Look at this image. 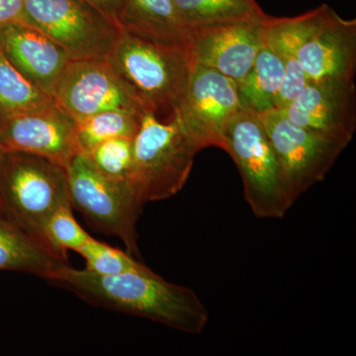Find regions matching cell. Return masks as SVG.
Listing matches in <instances>:
<instances>
[{"mask_svg": "<svg viewBox=\"0 0 356 356\" xmlns=\"http://www.w3.org/2000/svg\"><path fill=\"white\" fill-rule=\"evenodd\" d=\"M49 281L69 288L88 303L187 334H201L209 321L207 309L193 290L168 282L147 266L118 275H98L65 264Z\"/></svg>", "mask_w": 356, "mask_h": 356, "instance_id": "1", "label": "cell"}, {"mask_svg": "<svg viewBox=\"0 0 356 356\" xmlns=\"http://www.w3.org/2000/svg\"><path fill=\"white\" fill-rule=\"evenodd\" d=\"M106 60L144 111L159 118L179 110L195 67L189 44L159 43L123 30Z\"/></svg>", "mask_w": 356, "mask_h": 356, "instance_id": "2", "label": "cell"}, {"mask_svg": "<svg viewBox=\"0 0 356 356\" xmlns=\"http://www.w3.org/2000/svg\"><path fill=\"white\" fill-rule=\"evenodd\" d=\"M133 143L132 180L146 203L177 195L202 149L185 131L177 113L163 120L145 112Z\"/></svg>", "mask_w": 356, "mask_h": 356, "instance_id": "3", "label": "cell"}, {"mask_svg": "<svg viewBox=\"0 0 356 356\" xmlns=\"http://www.w3.org/2000/svg\"><path fill=\"white\" fill-rule=\"evenodd\" d=\"M222 149L238 165L245 200L255 216L284 217L295 202L259 115L241 109L225 129Z\"/></svg>", "mask_w": 356, "mask_h": 356, "instance_id": "4", "label": "cell"}, {"mask_svg": "<svg viewBox=\"0 0 356 356\" xmlns=\"http://www.w3.org/2000/svg\"><path fill=\"white\" fill-rule=\"evenodd\" d=\"M65 206H72L65 166L35 154H6L0 173L2 214L44 243L47 222Z\"/></svg>", "mask_w": 356, "mask_h": 356, "instance_id": "5", "label": "cell"}, {"mask_svg": "<svg viewBox=\"0 0 356 356\" xmlns=\"http://www.w3.org/2000/svg\"><path fill=\"white\" fill-rule=\"evenodd\" d=\"M65 168L72 209L96 229L120 238L129 254H139L137 222L146 201L136 185L107 177L81 153Z\"/></svg>", "mask_w": 356, "mask_h": 356, "instance_id": "6", "label": "cell"}, {"mask_svg": "<svg viewBox=\"0 0 356 356\" xmlns=\"http://www.w3.org/2000/svg\"><path fill=\"white\" fill-rule=\"evenodd\" d=\"M284 21L309 83L355 79L356 20L343 19L323 4Z\"/></svg>", "mask_w": 356, "mask_h": 356, "instance_id": "7", "label": "cell"}, {"mask_svg": "<svg viewBox=\"0 0 356 356\" xmlns=\"http://www.w3.org/2000/svg\"><path fill=\"white\" fill-rule=\"evenodd\" d=\"M24 22L60 44L70 60H106L122 33L86 0H24Z\"/></svg>", "mask_w": 356, "mask_h": 356, "instance_id": "8", "label": "cell"}, {"mask_svg": "<svg viewBox=\"0 0 356 356\" xmlns=\"http://www.w3.org/2000/svg\"><path fill=\"white\" fill-rule=\"evenodd\" d=\"M292 200L322 181L336 163L343 145L297 125L280 109L259 114Z\"/></svg>", "mask_w": 356, "mask_h": 356, "instance_id": "9", "label": "cell"}, {"mask_svg": "<svg viewBox=\"0 0 356 356\" xmlns=\"http://www.w3.org/2000/svg\"><path fill=\"white\" fill-rule=\"evenodd\" d=\"M51 97L76 122L110 110L145 113L107 60H70Z\"/></svg>", "mask_w": 356, "mask_h": 356, "instance_id": "10", "label": "cell"}, {"mask_svg": "<svg viewBox=\"0 0 356 356\" xmlns=\"http://www.w3.org/2000/svg\"><path fill=\"white\" fill-rule=\"evenodd\" d=\"M242 108L236 81L195 65L184 102L175 113L201 149H222L225 129Z\"/></svg>", "mask_w": 356, "mask_h": 356, "instance_id": "11", "label": "cell"}, {"mask_svg": "<svg viewBox=\"0 0 356 356\" xmlns=\"http://www.w3.org/2000/svg\"><path fill=\"white\" fill-rule=\"evenodd\" d=\"M0 149L6 154H35L67 168L79 154L76 121L55 102L30 111L1 116Z\"/></svg>", "mask_w": 356, "mask_h": 356, "instance_id": "12", "label": "cell"}, {"mask_svg": "<svg viewBox=\"0 0 356 356\" xmlns=\"http://www.w3.org/2000/svg\"><path fill=\"white\" fill-rule=\"evenodd\" d=\"M280 110L297 125L346 147L356 129L355 79L309 83Z\"/></svg>", "mask_w": 356, "mask_h": 356, "instance_id": "13", "label": "cell"}, {"mask_svg": "<svg viewBox=\"0 0 356 356\" xmlns=\"http://www.w3.org/2000/svg\"><path fill=\"white\" fill-rule=\"evenodd\" d=\"M266 17L193 30L189 49L194 64L217 70L236 83L242 81L264 46Z\"/></svg>", "mask_w": 356, "mask_h": 356, "instance_id": "14", "label": "cell"}, {"mask_svg": "<svg viewBox=\"0 0 356 356\" xmlns=\"http://www.w3.org/2000/svg\"><path fill=\"white\" fill-rule=\"evenodd\" d=\"M0 51L23 76L51 97L70 60L60 44L26 22L0 28Z\"/></svg>", "mask_w": 356, "mask_h": 356, "instance_id": "15", "label": "cell"}, {"mask_svg": "<svg viewBox=\"0 0 356 356\" xmlns=\"http://www.w3.org/2000/svg\"><path fill=\"white\" fill-rule=\"evenodd\" d=\"M65 264V257L0 212V270L34 274L49 280Z\"/></svg>", "mask_w": 356, "mask_h": 356, "instance_id": "16", "label": "cell"}, {"mask_svg": "<svg viewBox=\"0 0 356 356\" xmlns=\"http://www.w3.org/2000/svg\"><path fill=\"white\" fill-rule=\"evenodd\" d=\"M119 25L123 31L159 43L188 44L191 39L172 0H123Z\"/></svg>", "mask_w": 356, "mask_h": 356, "instance_id": "17", "label": "cell"}, {"mask_svg": "<svg viewBox=\"0 0 356 356\" xmlns=\"http://www.w3.org/2000/svg\"><path fill=\"white\" fill-rule=\"evenodd\" d=\"M284 76L280 56L264 44L257 54L252 69L238 83V96L243 109L257 114L275 109Z\"/></svg>", "mask_w": 356, "mask_h": 356, "instance_id": "18", "label": "cell"}, {"mask_svg": "<svg viewBox=\"0 0 356 356\" xmlns=\"http://www.w3.org/2000/svg\"><path fill=\"white\" fill-rule=\"evenodd\" d=\"M180 20L189 31L266 15L255 0H172Z\"/></svg>", "mask_w": 356, "mask_h": 356, "instance_id": "19", "label": "cell"}, {"mask_svg": "<svg viewBox=\"0 0 356 356\" xmlns=\"http://www.w3.org/2000/svg\"><path fill=\"white\" fill-rule=\"evenodd\" d=\"M142 115L110 110L76 122L79 153L89 154L96 147L116 138L134 139L139 130Z\"/></svg>", "mask_w": 356, "mask_h": 356, "instance_id": "20", "label": "cell"}, {"mask_svg": "<svg viewBox=\"0 0 356 356\" xmlns=\"http://www.w3.org/2000/svg\"><path fill=\"white\" fill-rule=\"evenodd\" d=\"M53 102L50 95L23 76L0 51V117L30 111Z\"/></svg>", "mask_w": 356, "mask_h": 356, "instance_id": "21", "label": "cell"}, {"mask_svg": "<svg viewBox=\"0 0 356 356\" xmlns=\"http://www.w3.org/2000/svg\"><path fill=\"white\" fill-rule=\"evenodd\" d=\"M77 254L86 261L84 269L98 275H118L146 267L130 254L100 242L93 236L88 238Z\"/></svg>", "mask_w": 356, "mask_h": 356, "instance_id": "22", "label": "cell"}, {"mask_svg": "<svg viewBox=\"0 0 356 356\" xmlns=\"http://www.w3.org/2000/svg\"><path fill=\"white\" fill-rule=\"evenodd\" d=\"M72 206L60 208L47 222L43 231L44 243L67 259L69 250L79 252L90 235L79 225Z\"/></svg>", "mask_w": 356, "mask_h": 356, "instance_id": "23", "label": "cell"}, {"mask_svg": "<svg viewBox=\"0 0 356 356\" xmlns=\"http://www.w3.org/2000/svg\"><path fill=\"white\" fill-rule=\"evenodd\" d=\"M86 156L107 177L120 181L133 182V139L116 138L106 140Z\"/></svg>", "mask_w": 356, "mask_h": 356, "instance_id": "24", "label": "cell"}, {"mask_svg": "<svg viewBox=\"0 0 356 356\" xmlns=\"http://www.w3.org/2000/svg\"><path fill=\"white\" fill-rule=\"evenodd\" d=\"M24 22V0H0V28Z\"/></svg>", "mask_w": 356, "mask_h": 356, "instance_id": "25", "label": "cell"}, {"mask_svg": "<svg viewBox=\"0 0 356 356\" xmlns=\"http://www.w3.org/2000/svg\"><path fill=\"white\" fill-rule=\"evenodd\" d=\"M86 1L119 25L123 0H86Z\"/></svg>", "mask_w": 356, "mask_h": 356, "instance_id": "26", "label": "cell"}, {"mask_svg": "<svg viewBox=\"0 0 356 356\" xmlns=\"http://www.w3.org/2000/svg\"><path fill=\"white\" fill-rule=\"evenodd\" d=\"M4 156H6V153H3V151L0 149V173H1L2 165H3Z\"/></svg>", "mask_w": 356, "mask_h": 356, "instance_id": "27", "label": "cell"}]
</instances>
